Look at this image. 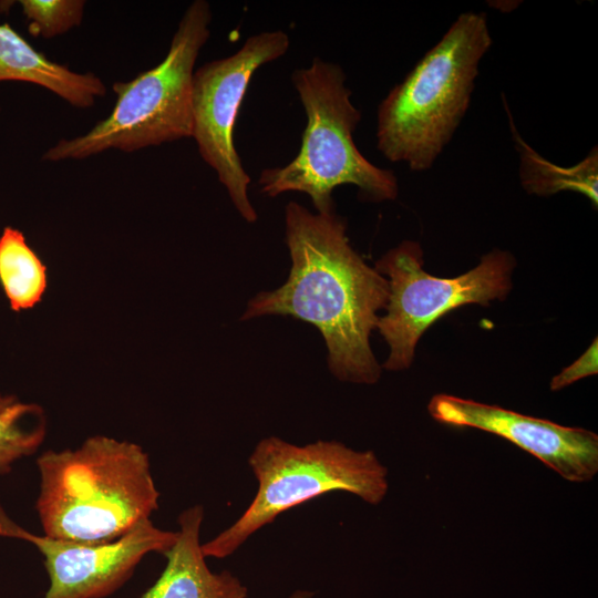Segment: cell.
I'll use <instances>...</instances> for the list:
<instances>
[{
    "mask_svg": "<svg viewBox=\"0 0 598 598\" xmlns=\"http://www.w3.org/2000/svg\"><path fill=\"white\" fill-rule=\"evenodd\" d=\"M492 45L486 14L464 12L381 101L377 146L411 171L433 166L471 104L480 63Z\"/></svg>",
    "mask_w": 598,
    "mask_h": 598,
    "instance_id": "cell-3",
    "label": "cell"
},
{
    "mask_svg": "<svg viewBox=\"0 0 598 598\" xmlns=\"http://www.w3.org/2000/svg\"><path fill=\"white\" fill-rule=\"evenodd\" d=\"M248 464L257 492L229 527L202 544L205 557L233 555L277 516L313 498L347 492L378 505L389 489L388 468L373 451H357L339 441L319 440L300 446L269 436L256 444Z\"/></svg>",
    "mask_w": 598,
    "mask_h": 598,
    "instance_id": "cell-6",
    "label": "cell"
},
{
    "mask_svg": "<svg viewBox=\"0 0 598 598\" xmlns=\"http://www.w3.org/2000/svg\"><path fill=\"white\" fill-rule=\"evenodd\" d=\"M0 81H22L50 90L75 107H90L106 87L93 73H76L37 51L9 24H0Z\"/></svg>",
    "mask_w": 598,
    "mask_h": 598,
    "instance_id": "cell-12",
    "label": "cell"
},
{
    "mask_svg": "<svg viewBox=\"0 0 598 598\" xmlns=\"http://www.w3.org/2000/svg\"><path fill=\"white\" fill-rule=\"evenodd\" d=\"M0 282L16 311L33 307L47 286L44 265L12 227L0 236Z\"/></svg>",
    "mask_w": 598,
    "mask_h": 598,
    "instance_id": "cell-14",
    "label": "cell"
},
{
    "mask_svg": "<svg viewBox=\"0 0 598 598\" xmlns=\"http://www.w3.org/2000/svg\"><path fill=\"white\" fill-rule=\"evenodd\" d=\"M35 507L43 534L62 540H116L158 507L148 455L127 441L93 436L75 450L47 451L37 460Z\"/></svg>",
    "mask_w": 598,
    "mask_h": 598,
    "instance_id": "cell-2",
    "label": "cell"
},
{
    "mask_svg": "<svg viewBox=\"0 0 598 598\" xmlns=\"http://www.w3.org/2000/svg\"><path fill=\"white\" fill-rule=\"evenodd\" d=\"M346 79L340 65L320 58L292 73L307 125L295 158L260 173L262 194L275 197L286 192L305 193L317 213L336 210L332 192L340 185L355 186L360 198L368 202L396 198L394 173L369 162L354 143L361 112L351 102Z\"/></svg>",
    "mask_w": 598,
    "mask_h": 598,
    "instance_id": "cell-4",
    "label": "cell"
},
{
    "mask_svg": "<svg viewBox=\"0 0 598 598\" xmlns=\"http://www.w3.org/2000/svg\"><path fill=\"white\" fill-rule=\"evenodd\" d=\"M203 520L202 505L179 514L177 539L164 554L166 566L141 598H247V587L237 576L208 568L200 543Z\"/></svg>",
    "mask_w": 598,
    "mask_h": 598,
    "instance_id": "cell-11",
    "label": "cell"
},
{
    "mask_svg": "<svg viewBox=\"0 0 598 598\" xmlns=\"http://www.w3.org/2000/svg\"><path fill=\"white\" fill-rule=\"evenodd\" d=\"M282 30L249 37L234 54L205 63L193 76V135L202 158L216 172L235 208L248 223L257 213L248 196L250 177L234 144V128L251 76L289 49Z\"/></svg>",
    "mask_w": 598,
    "mask_h": 598,
    "instance_id": "cell-8",
    "label": "cell"
},
{
    "mask_svg": "<svg viewBox=\"0 0 598 598\" xmlns=\"http://www.w3.org/2000/svg\"><path fill=\"white\" fill-rule=\"evenodd\" d=\"M291 268L286 282L247 303L241 320L291 316L313 324L340 381L373 384L381 367L370 347L390 290L388 279L352 248L336 210L313 214L290 202L285 209Z\"/></svg>",
    "mask_w": 598,
    "mask_h": 598,
    "instance_id": "cell-1",
    "label": "cell"
},
{
    "mask_svg": "<svg viewBox=\"0 0 598 598\" xmlns=\"http://www.w3.org/2000/svg\"><path fill=\"white\" fill-rule=\"evenodd\" d=\"M597 353L598 343L597 338H595L589 348L575 362L553 378L550 389L553 391H558L582 378L597 374Z\"/></svg>",
    "mask_w": 598,
    "mask_h": 598,
    "instance_id": "cell-17",
    "label": "cell"
},
{
    "mask_svg": "<svg viewBox=\"0 0 598 598\" xmlns=\"http://www.w3.org/2000/svg\"><path fill=\"white\" fill-rule=\"evenodd\" d=\"M511 132L519 155V178L524 189L538 196L575 192L598 206V148L592 147L585 158L573 166H559L538 154L519 135L507 109Z\"/></svg>",
    "mask_w": 598,
    "mask_h": 598,
    "instance_id": "cell-13",
    "label": "cell"
},
{
    "mask_svg": "<svg viewBox=\"0 0 598 598\" xmlns=\"http://www.w3.org/2000/svg\"><path fill=\"white\" fill-rule=\"evenodd\" d=\"M427 410L440 423L478 429L512 442L569 482H588L598 472V435L591 431L448 394L434 395Z\"/></svg>",
    "mask_w": 598,
    "mask_h": 598,
    "instance_id": "cell-10",
    "label": "cell"
},
{
    "mask_svg": "<svg viewBox=\"0 0 598 598\" xmlns=\"http://www.w3.org/2000/svg\"><path fill=\"white\" fill-rule=\"evenodd\" d=\"M210 4L195 0L184 12L161 63L128 82H115L111 114L87 133L63 138L43 159H83L107 150L134 152L193 135V76L207 42Z\"/></svg>",
    "mask_w": 598,
    "mask_h": 598,
    "instance_id": "cell-5",
    "label": "cell"
},
{
    "mask_svg": "<svg viewBox=\"0 0 598 598\" xmlns=\"http://www.w3.org/2000/svg\"><path fill=\"white\" fill-rule=\"evenodd\" d=\"M45 420L37 404L23 403L13 395H0V475L42 444Z\"/></svg>",
    "mask_w": 598,
    "mask_h": 598,
    "instance_id": "cell-15",
    "label": "cell"
},
{
    "mask_svg": "<svg viewBox=\"0 0 598 598\" xmlns=\"http://www.w3.org/2000/svg\"><path fill=\"white\" fill-rule=\"evenodd\" d=\"M419 243L402 241L377 262L375 270L389 277L385 315L377 329L386 341L390 353L383 368L408 369L423 332L448 311L467 303L487 307L504 299L511 290L514 257L503 250L484 255L480 264L455 278H439L423 269Z\"/></svg>",
    "mask_w": 598,
    "mask_h": 598,
    "instance_id": "cell-7",
    "label": "cell"
},
{
    "mask_svg": "<svg viewBox=\"0 0 598 598\" xmlns=\"http://www.w3.org/2000/svg\"><path fill=\"white\" fill-rule=\"evenodd\" d=\"M315 594L309 590H296L287 598H313Z\"/></svg>",
    "mask_w": 598,
    "mask_h": 598,
    "instance_id": "cell-18",
    "label": "cell"
},
{
    "mask_svg": "<svg viewBox=\"0 0 598 598\" xmlns=\"http://www.w3.org/2000/svg\"><path fill=\"white\" fill-rule=\"evenodd\" d=\"M22 12L34 37L51 39L81 23L85 2L82 0H22Z\"/></svg>",
    "mask_w": 598,
    "mask_h": 598,
    "instance_id": "cell-16",
    "label": "cell"
},
{
    "mask_svg": "<svg viewBox=\"0 0 598 598\" xmlns=\"http://www.w3.org/2000/svg\"><path fill=\"white\" fill-rule=\"evenodd\" d=\"M177 532L142 520L121 538L102 544L35 535L13 522L0 505V537L33 544L44 557L49 587L42 598H105L118 590L151 553L165 554Z\"/></svg>",
    "mask_w": 598,
    "mask_h": 598,
    "instance_id": "cell-9",
    "label": "cell"
}]
</instances>
